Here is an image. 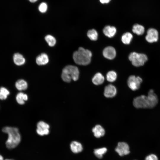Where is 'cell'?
Segmentation results:
<instances>
[{"mask_svg": "<svg viewBox=\"0 0 160 160\" xmlns=\"http://www.w3.org/2000/svg\"><path fill=\"white\" fill-rule=\"evenodd\" d=\"M107 151L106 148H102L95 149L94 150V153L95 156L99 159H101L103 157V155Z\"/></svg>", "mask_w": 160, "mask_h": 160, "instance_id": "obj_23", "label": "cell"}, {"mask_svg": "<svg viewBox=\"0 0 160 160\" xmlns=\"http://www.w3.org/2000/svg\"><path fill=\"white\" fill-rule=\"evenodd\" d=\"M2 131L8 135V138L6 142V146L7 148L12 149L18 145L21 139L18 128L7 126L4 127Z\"/></svg>", "mask_w": 160, "mask_h": 160, "instance_id": "obj_2", "label": "cell"}, {"mask_svg": "<svg viewBox=\"0 0 160 160\" xmlns=\"http://www.w3.org/2000/svg\"><path fill=\"white\" fill-rule=\"evenodd\" d=\"M117 93L116 89L115 86L109 84L105 87L104 94L107 98H111L115 96Z\"/></svg>", "mask_w": 160, "mask_h": 160, "instance_id": "obj_11", "label": "cell"}, {"mask_svg": "<svg viewBox=\"0 0 160 160\" xmlns=\"http://www.w3.org/2000/svg\"><path fill=\"white\" fill-rule=\"evenodd\" d=\"M48 8V6L47 3L43 2L40 4L38 7L39 11L42 13L46 12Z\"/></svg>", "mask_w": 160, "mask_h": 160, "instance_id": "obj_27", "label": "cell"}, {"mask_svg": "<svg viewBox=\"0 0 160 160\" xmlns=\"http://www.w3.org/2000/svg\"><path fill=\"white\" fill-rule=\"evenodd\" d=\"M145 160H158L157 156L154 154H152L147 156Z\"/></svg>", "mask_w": 160, "mask_h": 160, "instance_id": "obj_28", "label": "cell"}, {"mask_svg": "<svg viewBox=\"0 0 160 160\" xmlns=\"http://www.w3.org/2000/svg\"><path fill=\"white\" fill-rule=\"evenodd\" d=\"M13 60L16 65L20 66L24 64L25 60L23 56L19 53H15L13 56Z\"/></svg>", "mask_w": 160, "mask_h": 160, "instance_id": "obj_14", "label": "cell"}, {"mask_svg": "<svg viewBox=\"0 0 160 160\" xmlns=\"http://www.w3.org/2000/svg\"><path fill=\"white\" fill-rule=\"evenodd\" d=\"M103 55L105 58L112 60L116 57V52L114 48L111 46L106 47L103 51Z\"/></svg>", "mask_w": 160, "mask_h": 160, "instance_id": "obj_10", "label": "cell"}, {"mask_svg": "<svg viewBox=\"0 0 160 160\" xmlns=\"http://www.w3.org/2000/svg\"><path fill=\"white\" fill-rule=\"evenodd\" d=\"M87 36L91 40L96 41L97 39L98 34L96 30L92 29L88 31Z\"/></svg>", "mask_w": 160, "mask_h": 160, "instance_id": "obj_22", "label": "cell"}, {"mask_svg": "<svg viewBox=\"0 0 160 160\" xmlns=\"http://www.w3.org/2000/svg\"><path fill=\"white\" fill-rule=\"evenodd\" d=\"M132 31L138 35H141L144 33L145 28L143 25L136 24L133 25Z\"/></svg>", "mask_w": 160, "mask_h": 160, "instance_id": "obj_20", "label": "cell"}, {"mask_svg": "<svg viewBox=\"0 0 160 160\" xmlns=\"http://www.w3.org/2000/svg\"><path fill=\"white\" fill-rule=\"evenodd\" d=\"M94 136L97 138L103 136L105 134L104 129L100 125H97L92 129Z\"/></svg>", "mask_w": 160, "mask_h": 160, "instance_id": "obj_15", "label": "cell"}, {"mask_svg": "<svg viewBox=\"0 0 160 160\" xmlns=\"http://www.w3.org/2000/svg\"><path fill=\"white\" fill-rule=\"evenodd\" d=\"M115 150L121 156L127 155L130 153L128 145L124 142L119 143L115 149Z\"/></svg>", "mask_w": 160, "mask_h": 160, "instance_id": "obj_9", "label": "cell"}, {"mask_svg": "<svg viewBox=\"0 0 160 160\" xmlns=\"http://www.w3.org/2000/svg\"><path fill=\"white\" fill-rule=\"evenodd\" d=\"M158 98L153 90L150 89L147 96L141 95L135 98L133 101V105L138 108H151L157 104Z\"/></svg>", "mask_w": 160, "mask_h": 160, "instance_id": "obj_1", "label": "cell"}, {"mask_svg": "<svg viewBox=\"0 0 160 160\" xmlns=\"http://www.w3.org/2000/svg\"><path fill=\"white\" fill-rule=\"evenodd\" d=\"M36 132L40 136H43L49 134V126L45 122L41 121L39 122L37 125Z\"/></svg>", "mask_w": 160, "mask_h": 160, "instance_id": "obj_7", "label": "cell"}, {"mask_svg": "<svg viewBox=\"0 0 160 160\" xmlns=\"http://www.w3.org/2000/svg\"><path fill=\"white\" fill-rule=\"evenodd\" d=\"M71 149L74 153H78L81 152L83 150L81 144L76 141H72L70 144Z\"/></svg>", "mask_w": 160, "mask_h": 160, "instance_id": "obj_16", "label": "cell"}, {"mask_svg": "<svg viewBox=\"0 0 160 160\" xmlns=\"http://www.w3.org/2000/svg\"><path fill=\"white\" fill-rule=\"evenodd\" d=\"M9 94V91L6 88L4 87L0 88V99L4 100L6 99Z\"/></svg>", "mask_w": 160, "mask_h": 160, "instance_id": "obj_26", "label": "cell"}, {"mask_svg": "<svg viewBox=\"0 0 160 160\" xmlns=\"http://www.w3.org/2000/svg\"><path fill=\"white\" fill-rule=\"evenodd\" d=\"M103 31L105 36L109 38H111L115 35L116 29L115 27L107 25L104 28Z\"/></svg>", "mask_w": 160, "mask_h": 160, "instance_id": "obj_13", "label": "cell"}, {"mask_svg": "<svg viewBox=\"0 0 160 160\" xmlns=\"http://www.w3.org/2000/svg\"><path fill=\"white\" fill-rule=\"evenodd\" d=\"M104 79V77L102 74L100 73H97L93 77L92 81L94 84L98 85L102 84Z\"/></svg>", "mask_w": 160, "mask_h": 160, "instance_id": "obj_17", "label": "cell"}, {"mask_svg": "<svg viewBox=\"0 0 160 160\" xmlns=\"http://www.w3.org/2000/svg\"><path fill=\"white\" fill-rule=\"evenodd\" d=\"M92 55V53L90 50L81 47L79 48L78 50L73 53V57L76 64L86 65L90 63Z\"/></svg>", "mask_w": 160, "mask_h": 160, "instance_id": "obj_3", "label": "cell"}, {"mask_svg": "<svg viewBox=\"0 0 160 160\" xmlns=\"http://www.w3.org/2000/svg\"><path fill=\"white\" fill-rule=\"evenodd\" d=\"M5 160H13L7 159H5Z\"/></svg>", "mask_w": 160, "mask_h": 160, "instance_id": "obj_32", "label": "cell"}, {"mask_svg": "<svg viewBox=\"0 0 160 160\" xmlns=\"http://www.w3.org/2000/svg\"><path fill=\"white\" fill-rule=\"evenodd\" d=\"M158 32L156 29L150 28L147 31L145 39L150 43L156 42L158 39Z\"/></svg>", "mask_w": 160, "mask_h": 160, "instance_id": "obj_8", "label": "cell"}, {"mask_svg": "<svg viewBox=\"0 0 160 160\" xmlns=\"http://www.w3.org/2000/svg\"><path fill=\"white\" fill-rule=\"evenodd\" d=\"M16 99L18 104L23 105L25 103V101L28 100V96L26 94L22 92H20L16 95Z\"/></svg>", "mask_w": 160, "mask_h": 160, "instance_id": "obj_19", "label": "cell"}, {"mask_svg": "<svg viewBox=\"0 0 160 160\" xmlns=\"http://www.w3.org/2000/svg\"><path fill=\"white\" fill-rule=\"evenodd\" d=\"M111 0H100V1L102 4H107L109 3Z\"/></svg>", "mask_w": 160, "mask_h": 160, "instance_id": "obj_29", "label": "cell"}, {"mask_svg": "<svg viewBox=\"0 0 160 160\" xmlns=\"http://www.w3.org/2000/svg\"><path fill=\"white\" fill-rule=\"evenodd\" d=\"M49 61L48 55L45 53H42L39 55L36 58V62L39 65H44L47 64Z\"/></svg>", "mask_w": 160, "mask_h": 160, "instance_id": "obj_12", "label": "cell"}, {"mask_svg": "<svg viewBox=\"0 0 160 160\" xmlns=\"http://www.w3.org/2000/svg\"><path fill=\"white\" fill-rule=\"evenodd\" d=\"M142 81V79L140 77L131 75L128 79L127 83L129 87L131 89L135 91L139 88Z\"/></svg>", "mask_w": 160, "mask_h": 160, "instance_id": "obj_6", "label": "cell"}, {"mask_svg": "<svg viewBox=\"0 0 160 160\" xmlns=\"http://www.w3.org/2000/svg\"><path fill=\"white\" fill-rule=\"evenodd\" d=\"M128 58L132 65L137 67L143 65L148 59L147 56L145 54L135 52L131 53L129 55Z\"/></svg>", "mask_w": 160, "mask_h": 160, "instance_id": "obj_5", "label": "cell"}, {"mask_svg": "<svg viewBox=\"0 0 160 160\" xmlns=\"http://www.w3.org/2000/svg\"><path fill=\"white\" fill-rule=\"evenodd\" d=\"M15 86L16 88L19 90H24L27 89L28 84L25 80L21 79L18 80L16 82Z\"/></svg>", "mask_w": 160, "mask_h": 160, "instance_id": "obj_18", "label": "cell"}, {"mask_svg": "<svg viewBox=\"0 0 160 160\" xmlns=\"http://www.w3.org/2000/svg\"><path fill=\"white\" fill-rule=\"evenodd\" d=\"M31 3H34L36 1H37L38 0H28Z\"/></svg>", "mask_w": 160, "mask_h": 160, "instance_id": "obj_30", "label": "cell"}, {"mask_svg": "<svg viewBox=\"0 0 160 160\" xmlns=\"http://www.w3.org/2000/svg\"><path fill=\"white\" fill-rule=\"evenodd\" d=\"M0 160H4L3 157L0 154Z\"/></svg>", "mask_w": 160, "mask_h": 160, "instance_id": "obj_31", "label": "cell"}, {"mask_svg": "<svg viewBox=\"0 0 160 160\" xmlns=\"http://www.w3.org/2000/svg\"><path fill=\"white\" fill-rule=\"evenodd\" d=\"M117 77V73L114 71H109L106 74V79L110 82H113L116 79Z\"/></svg>", "mask_w": 160, "mask_h": 160, "instance_id": "obj_24", "label": "cell"}, {"mask_svg": "<svg viewBox=\"0 0 160 160\" xmlns=\"http://www.w3.org/2000/svg\"><path fill=\"white\" fill-rule=\"evenodd\" d=\"M133 38L132 34L130 33L127 32L124 33L121 37V41L124 44H129Z\"/></svg>", "mask_w": 160, "mask_h": 160, "instance_id": "obj_21", "label": "cell"}, {"mask_svg": "<svg viewBox=\"0 0 160 160\" xmlns=\"http://www.w3.org/2000/svg\"><path fill=\"white\" fill-rule=\"evenodd\" d=\"M45 39L48 45L50 47L54 46L56 43V39L51 35H47L45 37Z\"/></svg>", "mask_w": 160, "mask_h": 160, "instance_id": "obj_25", "label": "cell"}, {"mask_svg": "<svg viewBox=\"0 0 160 160\" xmlns=\"http://www.w3.org/2000/svg\"><path fill=\"white\" fill-rule=\"evenodd\" d=\"M79 71L76 66L68 65L63 69L61 78L63 80L66 82H70L71 79L74 81L78 80L79 76Z\"/></svg>", "mask_w": 160, "mask_h": 160, "instance_id": "obj_4", "label": "cell"}]
</instances>
